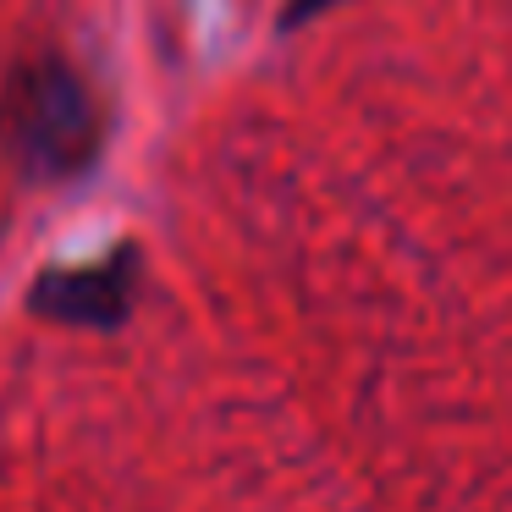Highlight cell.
Wrapping results in <instances>:
<instances>
[{
	"mask_svg": "<svg viewBox=\"0 0 512 512\" xmlns=\"http://www.w3.org/2000/svg\"><path fill=\"white\" fill-rule=\"evenodd\" d=\"M0 144L28 177H72L100 149L94 89L67 61H23L0 89Z\"/></svg>",
	"mask_w": 512,
	"mask_h": 512,
	"instance_id": "cell-1",
	"label": "cell"
},
{
	"mask_svg": "<svg viewBox=\"0 0 512 512\" xmlns=\"http://www.w3.org/2000/svg\"><path fill=\"white\" fill-rule=\"evenodd\" d=\"M138 292V259L127 254H111L100 265H78V270H56L34 287V309L50 314L61 325H111L127 314Z\"/></svg>",
	"mask_w": 512,
	"mask_h": 512,
	"instance_id": "cell-2",
	"label": "cell"
},
{
	"mask_svg": "<svg viewBox=\"0 0 512 512\" xmlns=\"http://www.w3.org/2000/svg\"><path fill=\"white\" fill-rule=\"evenodd\" d=\"M320 6H331V0H298V6H292V17H309V12H320Z\"/></svg>",
	"mask_w": 512,
	"mask_h": 512,
	"instance_id": "cell-3",
	"label": "cell"
}]
</instances>
